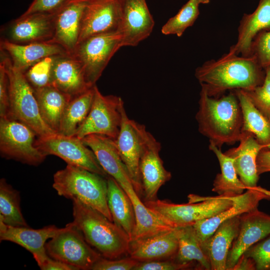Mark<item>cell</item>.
Returning a JSON list of instances; mask_svg holds the SVG:
<instances>
[{"label": "cell", "instance_id": "6da1fadb", "mask_svg": "<svg viewBox=\"0 0 270 270\" xmlns=\"http://www.w3.org/2000/svg\"><path fill=\"white\" fill-rule=\"evenodd\" d=\"M194 75L208 96L219 98L227 90H250L262 85L266 72L254 56L228 52L218 60L204 62L196 68Z\"/></svg>", "mask_w": 270, "mask_h": 270}, {"label": "cell", "instance_id": "7a4b0ae2", "mask_svg": "<svg viewBox=\"0 0 270 270\" xmlns=\"http://www.w3.org/2000/svg\"><path fill=\"white\" fill-rule=\"evenodd\" d=\"M196 115L199 132L219 148L238 142L242 132V114L234 92L219 98L208 96L201 89Z\"/></svg>", "mask_w": 270, "mask_h": 270}, {"label": "cell", "instance_id": "3957f363", "mask_svg": "<svg viewBox=\"0 0 270 270\" xmlns=\"http://www.w3.org/2000/svg\"><path fill=\"white\" fill-rule=\"evenodd\" d=\"M72 201V222L90 246L107 259L128 254L130 239L124 230L97 210L78 200Z\"/></svg>", "mask_w": 270, "mask_h": 270}, {"label": "cell", "instance_id": "277c9868", "mask_svg": "<svg viewBox=\"0 0 270 270\" xmlns=\"http://www.w3.org/2000/svg\"><path fill=\"white\" fill-rule=\"evenodd\" d=\"M52 187L60 196L78 200L113 222L107 201V178L79 166L67 164L54 174Z\"/></svg>", "mask_w": 270, "mask_h": 270}, {"label": "cell", "instance_id": "5b68a950", "mask_svg": "<svg viewBox=\"0 0 270 270\" xmlns=\"http://www.w3.org/2000/svg\"><path fill=\"white\" fill-rule=\"evenodd\" d=\"M0 58V62L8 78L10 109L8 118L26 124L38 137L55 133L42 118L34 90L24 72L14 67L10 58L1 50Z\"/></svg>", "mask_w": 270, "mask_h": 270}, {"label": "cell", "instance_id": "8992f818", "mask_svg": "<svg viewBox=\"0 0 270 270\" xmlns=\"http://www.w3.org/2000/svg\"><path fill=\"white\" fill-rule=\"evenodd\" d=\"M188 203L176 204L160 200L144 201L146 206L174 228L193 226L198 221L212 217L230 207L234 197L219 196H188Z\"/></svg>", "mask_w": 270, "mask_h": 270}, {"label": "cell", "instance_id": "52a82bcc", "mask_svg": "<svg viewBox=\"0 0 270 270\" xmlns=\"http://www.w3.org/2000/svg\"><path fill=\"white\" fill-rule=\"evenodd\" d=\"M45 248L51 258L73 266L78 270H92L102 256L92 248L81 232L72 224L46 242Z\"/></svg>", "mask_w": 270, "mask_h": 270}, {"label": "cell", "instance_id": "ba28073f", "mask_svg": "<svg viewBox=\"0 0 270 270\" xmlns=\"http://www.w3.org/2000/svg\"><path fill=\"white\" fill-rule=\"evenodd\" d=\"M36 133L26 124L10 118H0V153L7 160L38 166L46 156L35 146Z\"/></svg>", "mask_w": 270, "mask_h": 270}, {"label": "cell", "instance_id": "9c48e42d", "mask_svg": "<svg viewBox=\"0 0 270 270\" xmlns=\"http://www.w3.org/2000/svg\"><path fill=\"white\" fill-rule=\"evenodd\" d=\"M121 47L120 36L118 31H114L84 39L77 44L72 54L82 65L88 83L94 86Z\"/></svg>", "mask_w": 270, "mask_h": 270}, {"label": "cell", "instance_id": "30bf717a", "mask_svg": "<svg viewBox=\"0 0 270 270\" xmlns=\"http://www.w3.org/2000/svg\"><path fill=\"white\" fill-rule=\"evenodd\" d=\"M124 108L120 97L103 95L95 85L90 110L75 136L82 139L89 134H98L115 140L120 132Z\"/></svg>", "mask_w": 270, "mask_h": 270}, {"label": "cell", "instance_id": "8fae6325", "mask_svg": "<svg viewBox=\"0 0 270 270\" xmlns=\"http://www.w3.org/2000/svg\"><path fill=\"white\" fill-rule=\"evenodd\" d=\"M141 146L139 170L142 182V195L144 201L157 199L160 188L172 178L171 173L164 166L160 156L161 144L144 125L137 122Z\"/></svg>", "mask_w": 270, "mask_h": 270}, {"label": "cell", "instance_id": "7c38bea8", "mask_svg": "<svg viewBox=\"0 0 270 270\" xmlns=\"http://www.w3.org/2000/svg\"><path fill=\"white\" fill-rule=\"evenodd\" d=\"M34 145L45 156L54 155L62 159L67 164L79 166L104 177L109 176L102 168L93 151L82 139L57 133L37 137Z\"/></svg>", "mask_w": 270, "mask_h": 270}, {"label": "cell", "instance_id": "4fadbf2b", "mask_svg": "<svg viewBox=\"0 0 270 270\" xmlns=\"http://www.w3.org/2000/svg\"><path fill=\"white\" fill-rule=\"evenodd\" d=\"M120 18L118 32L122 46H134L148 38L154 25L146 0H119Z\"/></svg>", "mask_w": 270, "mask_h": 270}, {"label": "cell", "instance_id": "5bb4252c", "mask_svg": "<svg viewBox=\"0 0 270 270\" xmlns=\"http://www.w3.org/2000/svg\"><path fill=\"white\" fill-rule=\"evenodd\" d=\"M270 200V190L260 186L249 188L234 196L232 205L218 214L196 222L192 226L204 248L218 226L223 222L258 208L260 201Z\"/></svg>", "mask_w": 270, "mask_h": 270}, {"label": "cell", "instance_id": "9a60e30c", "mask_svg": "<svg viewBox=\"0 0 270 270\" xmlns=\"http://www.w3.org/2000/svg\"><path fill=\"white\" fill-rule=\"evenodd\" d=\"M91 0H68L52 12L54 34L49 42L62 47L72 54L78 41L84 10Z\"/></svg>", "mask_w": 270, "mask_h": 270}, {"label": "cell", "instance_id": "2e32d148", "mask_svg": "<svg viewBox=\"0 0 270 270\" xmlns=\"http://www.w3.org/2000/svg\"><path fill=\"white\" fill-rule=\"evenodd\" d=\"M120 18L119 0H91L84 12L78 44L92 36L118 31Z\"/></svg>", "mask_w": 270, "mask_h": 270}, {"label": "cell", "instance_id": "e0dca14e", "mask_svg": "<svg viewBox=\"0 0 270 270\" xmlns=\"http://www.w3.org/2000/svg\"><path fill=\"white\" fill-rule=\"evenodd\" d=\"M240 218L239 232L228 252L226 270H232L247 249L270 234V215L256 208Z\"/></svg>", "mask_w": 270, "mask_h": 270}, {"label": "cell", "instance_id": "ac0fdd59", "mask_svg": "<svg viewBox=\"0 0 270 270\" xmlns=\"http://www.w3.org/2000/svg\"><path fill=\"white\" fill-rule=\"evenodd\" d=\"M136 123L128 117L124 108L120 132L114 140L118 154L129 173L134 190L140 197V196L142 195V182L139 164L141 146Z\"/></svg>", "mask_w": 270, "mask_h": 270}, {"label": "cell", "instance_id": "d6986e66", "mask_svg": "<svg viewBox=\"0 0 270 270\" xmlns=\"http://www.w3.org/2000/svg\"><path fill=\"white\" fill-rule=\"evenodd\" d=\"M52 12L22 15L9 26L6 40L18 44L49 42L54 34Z\"/></svg>", "mask_w": 270, "mask_h": 270}, {"label": "cell", "instance_id": "ffe728a7", "mask_svg": "<svg viewBox=\"0 0 270 270\" xmlns=\"http://www.w3.org/2000/svg\"><path fill=\"white\" fill-rule=\"evenodd\" d=\"M54 225L39 229L28 227H16L5 224L0 220V240L16 243L32 254L38 266L48 256L45 245L46 242L64 230Z\"/></svg>", "mask_w": 270, "mask_h": 270}, {"label": "cell", "instance_id": "44dd1931", "mask_svg": "<svg viewBox=\"0 0 270 270\" xmlns=\"http://www.w3.org/2000/svg\"><path fill=\"white\" fill-rule=\"evenodd\" d=\"M82 140L93 151L106 173L113 178L124 190L134 187L126 168L118 154L114 140L104 135L92 134Z\"/></svg>", "mask_w": 270, "mask_h": 270}, {"label": "cell", "instance_id": "7402d4cb", "mask_svg": "<svg viewBox=\"0 0 270 270\" xmlns=\"http://www.w3.org/2000/svg\"><path fill=\"white\" fill-rule=\"evenodd\" d=\"M180 228L130 241L128 254L138 262L174 259L178 250Z\"/></svg>", "mask_w": 270, "mask_h": 270}, {"label": "cell", "instance_id": "603a6c76", "mask_svg": "<svg viewBox=\"0 0 270 270\" xmlns=\"http://www.w3.org/2000/svg\"><path fill=\"white\" fill-rule=\"evenodd\" d=\"M51 84L72 98L94 86L87 82L82 66L78 60L68 54L54 56Z\"/></svg>", "mask_w": 270, "mask_h": 270}, {"label": "cell", "instance_id": "cb8c5ba5", "mask_svg": "<svg viewBox=\"0 0 270 270\" xmlns=\"http://www.w3.org/2000/svg\"><path fill=\"white\" fill-rule=\"evenodd\" d=\"M240 144L224 152L232 158L234 164L242 182L248 188L257 186L259 175L256 159L260 152L266 148L250 133L242 132Z\"/></svg>", "mask_w": 270, "mask_h": 270}, {"label": "cell", "instance_id": "d4e9b609", "mask_svg": "<svg viewBox=\"0 0 270 270\" xmlns=\"http://www.w3.org/2000/svg\"><path fill=\"white\" fill-rule=\"evenodd\" d=\"M0 50L10 58L14 67L24 72L32 66L50 56L68 54L58 44L50 42L18 44L2 38Z\"/></svg>", "mask_w": 270, "mask_h": 270}, {"label": "cell", "instance_id": "484cf974", "mask_svg": "<svg viewBox=\"0 0 270 270\" xmlns=\"http://www.w3.org/2000/svg\"><path fill=\"white\" fill-rule=\"evenodd\" d=\"M270 30V0H260L255 10L244 14L238 27L236 42L229 52L237 55L250 56L252 42L260 32Z\"/></svg>", "mask_w": 270, "mask_h": 270}, {"label": "cell", "instance_id": "4316f807", "mask_svg": "<svg viewBox=\"0 0 270 270\" xmlns=\"http://www.w3.org/2000/svg\"><path fill=\"white\" fill-rule=\"evenodd\" d=\"M240 216L221 223L208 242L206 250L211 270H226L228 252L239 232Z\"/></svg>", "mask_w": 270, "mask_h": 270}, {"label": "cell", "instance_id": "83f0119b", "mask_svg": "<svg viewBox=\"0 0 270 270\" xmlns=\"http://www.w3.org/2000/svg\"><path fill=\"white\" fill-rule=\"evenodd\" d=\"M107 201L113 222L132 239L136 226V216L130 198L112 176L107 178Z\"/></svg>", "mask_w": 270, "mask_h": 270}, {"label": "cell", "instance_id": "f1b7e54d", "mask_svg": "<svg viewBox=\"0 0 270 270\" xmlns=\"http://www.w3.org/2000/svg\"><path fill=\"white\" fill-rule=\"evenodd\" d=\"M34 90L42 118L58 134L64 110L72 98L52 84Z\"/></svg>", "mask_w": 270, "mask_h": 270}, {"label": "cell", "instance_id": "f546056e", "mask_svg": "<svg viewBox=\"0 0 270 270\" xmlns=\"http://www.w3.org/2000/svg\"><path fill=\"white\" fill-rule=\"evenodd\" d=\"M126 194L133 204L136 226L130 241L152 236L174 228L164 218L147 207L134 189Z\"/></svg>", "mask_w": 270, "mask_h": 270}, {"label": "cell", "instance_id": "4dcf8cb0", "mask_svg": "<svg viewBox=\"0 0 270 270\" xmlns=\"http://www.w3.org/2000/svg\"><path fill=\"white\" fill-rule=\"evenodd\" d=\"M233 91L242 109V132L252 134L260 144L270 149V120L256 108L242 90Z\"/></svg>", "mask_w": 270, "mask_h": 270}, {"label": "cell", "instance_id": "1f68e13d", "mask_svg": "<svg viewBox=\"0 0 270 270\" xmlns=\"http://www.w3.org/2000/svg\"><path fill=\"white\" fill-rule=\"evenodd\" d=\"M209 149L216 156L221 172L217 174L213 183L212 191L219 196L234 197L244 193L248 188L238 178L232 158L222 153L220 148L210 144Z\"/></svg>", "mask_w": 270, "mask_h": 270}, {"label": "cell", "instance_id": "d6a6232c", "mask_svg": "<svg viewBox=\"0 0 270 270\" xmlns=\"http://www.w3.org/2000/svg\"><path fill=\"white\" fill-rule=\"evenodd\" d=\"M94 86L71 99L64 110L58 134L75 136L90 110Z\"/></svg>", "mask_w": 270, "mask_h": 270}, {"label": "cell", "instance_id": "836d02e7", "mask_svg": "<svg viewBox=\"0 0 270 270\" xmlns=\"http://www.w3.org/2000/svg\"><path fill=\"white\" fill-rule=\"evenodd\" d=\"M179 228L178 250L174 260L182 264L196 262L198 269L211 270L208 254L198 238L193 226Z\"/></svg>", "mask_w": 270, "mask_h": 270}, {"label": "cell", "instance_id": "e575fe53", "mask_svg": "<svg viewBox=\"0 0 270 270\" xmlns=\"http://www.w3.org/2000/svg\"><path fill=\"white\" fill-rule=\"evenodd\" d=\"M19 192L6 179L0 180V220L5 224L16 227H28L20 208Z\"/></svg>", "mask_w": 270, "mask_h": 270}, {"label": "cell", "instance_id": "d590c367", "mask_svg": "<svg viewBox=\"0 0 270 270\" xmlns=\"http://www.w3.org/2000/svg\"><path fill=\"white\" fill-rule=\"evenodd\" d=\"M200 4L198 0H188L178 12L162 26V34L181 36L186 28L192 26L198 18L200 14Z\"/></svg>", "mask_w": 270, "mask_h": 270}, {"label": "cell", "instance_id": "8d00e7d4", "mask_svg": "<svg viewBox=\"0 0 270 270\" xmlns=\"http://www.w3.org/2000/svg\"><path fill=\"white\" fill-rule=\"evenodd\" d=\"M54 56L46 58L30 68L24 74L34 90L51 84Z\"/></svg>", "mask_w": 270, "mask_h": 270}, {"label": "cell", "instance_id": "74e56055", "mask_svg": "<svg viewBox=\"0 0 270 270\" xmlns=\"http://www.w3.org/2000/svg\"><path fill=\"white\" fill-rule=\"evenodd\" d=\"M263 84L250 90H242L253 104L270 120V66L266 68Z\"/></svg>", "mask_w": 270, "mask_h": 270}, {"label": "cell", "instance_id": "f35d334b", "mask_svg": "<svg viewBox=\"0 0 270 270\" xmlns=\"http://www.w3.org/2000/svg\"><path fill=\"white\" fill-rule=\"evenodd\" d=\"M244 254L254 260L256 270H270V234L250 246Z\"/></svg>", "mask_w": 270, "mask_h": 270}, {"label": "cell", "instance_id": "ab89813d", "mask_svg": "<svg viewBox=\"0 0 270 270\" xmlns=\"http://www.w3.org/2000/svg\"><path fill=\"white\" fill-rule=\"evenodd\" d=\"M253 56L264 69L270 66V30L259 32L254 38L250 48Z\"/></svg>", "mask_w": 270, "mask_h": 270}, {"label": "cell", "instance_id": "60d3db41", "mask_svg": "<svg viewBox=\"0 0 270 270\" xmlns=\"http://www.w3.org/2000/svg\"><path fill=\"white\" fill-rule=\"evenodd\" d=\"M194 262L179 263L173 260L138 262L133 270H180L193 268Z\"/></svg>", "mask_w": 270, "mask_h": 270}, {"label": "cell", "instance_id": "b9f144b4", "mask_svg": "<svg viewBox=\"0 0 270 270\" xmlns=\"http://www.w3.org/2000/svg\"><path fill=\"white\" fill-rule=\"evenodd\" d=\"M138 262L130 257L114 260L102 257L93 266L92 270H133Z\"/></svg>", "mask_w": 270, "mask_h": 270}, {"label": "cell", "instance_id": "7bdbcfd3", "mask_svg": "<svg viewBox=\"0 0 270 270\" xmlns=\"http://www.w3.org/2000/svg\"><path fill=\"white\" fill-rule=\"evenodd\" d=\"M10 109L8 78L4 66L0 62V118H8Z\"/></svg>", "mask_w": 270, "mask_h": 270}, {"label": "cell", "instance_id": "ee69618b", "mask_svg": "<svg viewBox=\"0 0 270 270\" xmlns=\"http://www.w3.org/2000/svg\"><path fill=\"white\" fill-rule=\"evenodd\" d=\"M68 0H33L22 15L36 12H52Z\"/></svg>", "mask_w": 270, "mask_h": 270}, {"label": "cell", "instance_id": "f6af8a7d", "mask_svg": "<svg viewBox=\"0 0 270 270\" xmlns=\"http://www.w3.org/2000/svg\"><path fill=\"white\" fill-rule=\"evenodd\" d=\"M258 175L270 172V149L263 148L258 154L256 159Z\"/></svg>", "mask_w": 270, "mask_h": 270}, {"label": "cell", "instance_id": "bcb514c9", "mask_svg": "<svg viewBox=\"0 0 270 270\" xmlns=\"http://www.w3.org/2000/svg\"><path fill=\"white\" fill-rule=\"evenodd\" d=\"M39 267L42 270H78L73 266L53 259L49 256Z\"/></svg>", "mask_w": 270, "mask_h": 270}, {"label": "cell", "instance_id": "7dc6e473", "mask_svg": "<svg viewBox=\"0 0 270 270\" xmlns=\"http://www.w3.org/2000/svg\"><path fill=\"white\" fill-rule=\"evenodd\" d=\"M254 260L243 254L238 259L232 270H256Z\"/></svg>", "mask_w": 270, "mask_h": 270}, {"label": "cell", "instance_id": "c3c4849f", "mask_svg": "<svg viewBox=\"0 0 270 270\" xmlns=\"http://www.w3.org/2000/svg\"><path fill=\"white\" fill-rule=\"evenodd\" d=\"M200 4H207L210 2V0H198Z\"/></svg>", "mask_w": 270, "mask_h": 270}]
</instances>
